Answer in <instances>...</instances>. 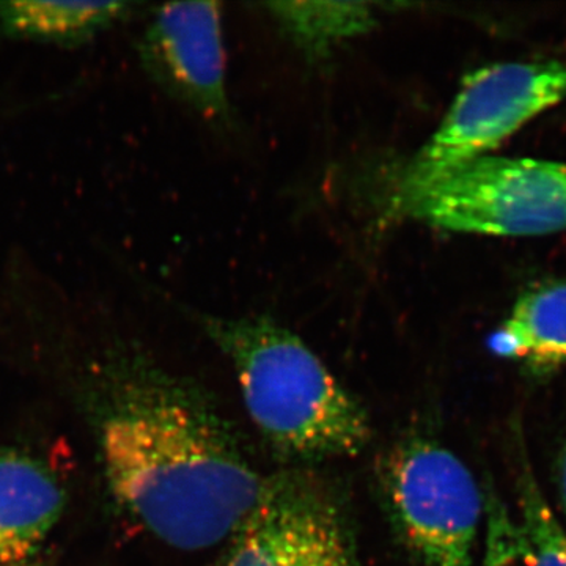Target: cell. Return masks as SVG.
Wrapping results in <instances>:
<instances>
[{"label":"cell","instance_id":"obj_1","mask_svg":"<svg viewBox=\"0 0 566 566\" xmlns=\"http://www.w3.org/2000/svg\"><path fill=\"white\" fill-rule=\"evenodd\" d=\"M96 365L99 453L117 504L175 549L232 538L266 479L210 398L136 348L109 349Z\"/></svg>","mask_w":566,"mask_h":566},{"label":"cell","instance_id":"obj_2","mask_svg":"<svg viewBox=\"0 0 566 566\" xmlns=\"http://www.w3.org/2000/svg\"><path fill=\"white\" fill-rule=\"evenodd\" d=\"M232 364L244 406L263 438L297 461L348 458L370 444V417L307 345L266 316H203Z\"/></svg>","mask_w":566,"mask_h":566},{"label":"cell","instance_id":"obj_3","mask_svg":"<svg viewBox=\"0 0 566 566\" xmlns=\"http://www.w3.org/2000/svg\"><path fill=\"white\" fill-rule=\"evenodd\" d=\"M565 98L566 63H495L468 74L433 136L395 178L387 218L447 174L490 156Z\"/></svg>","mask_w":566,"mask_h":566},{"label":"cell","instance_id":"obj_4","mask_svg":"<svg viewBox=\"0 0 566 566\" xmlns=\"http://www.w3.org/2000/svg\"><path fill=\"white\" fill-rule=\"evenodd\" d=\"M449 232L543 237L566 229V164L483 156L406 200L387 219Z\"/></svg>","mask_w":566,"mask_h":566},{"label":"cell","instance_id":"obj_5","mask_svg":"<svg viewBox=\"0 0 566 566\" xmlns=\"http://www.w3.org/2000/svg\"><path fill=\"white\" fill-rule=\"evenodd\" d=\"M379 488L395 535L424 566H471L485 491L444 446L409 438L387 452Z\"/></svg>","mask_w":566,"mask_h":566},{"label":"cell","instance_id":"obj_6","mask_svg":"<svg viewBox=\"0 0 566 566\" xmlns=\"http://www.w3.org/2000/svg\"><path fill=\"white\" fill-rule=\"evenodd\" d=\"M222 566H365L344 505L307 472H281L229 539Z\"/></svg>","mask_w":566,"mask_h":566},{"label":"cell","instance_id":"obj_7","mask_svg":"<svg viewBox=\"0 0 566 566\" xmlns=\"http://www.w3.org/2000/svg\"><path fill=\"white\" fill-rule=\"evenodd\" d=\"M148 74L211 120L229 114L226 50L218 2L166 3L153 11L139 40Z\"/></svg>","mask_w":566,"mask_h":566},{"label":"cell","instance_id":"obj_8","mask_svg":"<svg viewBox=\"0 0 566 566\" xmlns=\"http://www.w3.org/2000/svg\"><path fill=\"white\" fill-rule=\"evenodd\" d=\"M65 509V491L40 460L0 452V565L32 560Z\"/></svg>","mask_w":566,"mask_h":566},{"label":"cell","instance_id":"obj_9","mask_svg":"<svg viewBox=\"0 0 566 566\" xmlns=\"http://www.w3.org/2000/svg\"><path fill=\"white\" fill-rule=\"evenodd\" d=\"M491 352L517 360L532 375L566 364V282H547L517 297L491 337Z\"/></svg>","mask_w":566,"mask_h":566},{"label":"cell","instance_id":"obj_10","mask_svg":"<svg viewBox=\"0 0 566 566\" xmlns=\"http://www.w3.org/2000/svg\"><path fill=\"white\" fill-rule=\"evenodd\" d=\"M129 2L0 0V39L77 48L128 20Z\"/></svg>","mask_w":566,"mask_h":566},{"label":"cell","instance_id":"obj_11","mask_svg":"<svg viewBox=\"0 0 566 566\" xmlns=\"http://www.w3.org/2000/svg\"><path fill=\"white\" fill-rule=\"evenodd\" d=\"M271 17L311 59H326L346 41L376 24L374 6L365 2H271Z\"/></svg>","mask_w":566,"mask_h":566},{"label":"cell","instance_id":"obj_12","mask_svg":"<svg viewBox=\"0 0 566 566\" xmlns=\"http://www.w3.org/2000/svg\"><path fill=\"white\" fill-rule=\"evenodd\" d=\"M517 442V502L520 524L526 535L535 566H566V532L551 510L549 502L539 490L528 461L523 436Z\"/></svg>","mask_w":566,"mask_h":566},{"label":"cell","instance_id":"obj_13","mask_svg":"<svg viewBox=\"0 0 566 566\" xmlns=\"http://www.w3.org/2000/svg\"><path fill=\"white\" fill-rule=\"evenodd\" d=\"M556 465L558 495H560V504L566 517V439L560 447V452H558Z\"/></svg>","mask_w":566,"mask_h":566},{"label":"cell","instance_id":"obj_14","mask_svg":"<svg viewBox=\"0 0 566 566\" xmlns=\"http://www.w3.org/2000/svg\"><path fill=\"white\" fill-rule=\"evenodd\" d=\"M0 566H43V565L36 564V562H33V560H29V562H22V564L0 565Z\"/></svg>","mask_w":566,"mask_h":566}]
</instances>
